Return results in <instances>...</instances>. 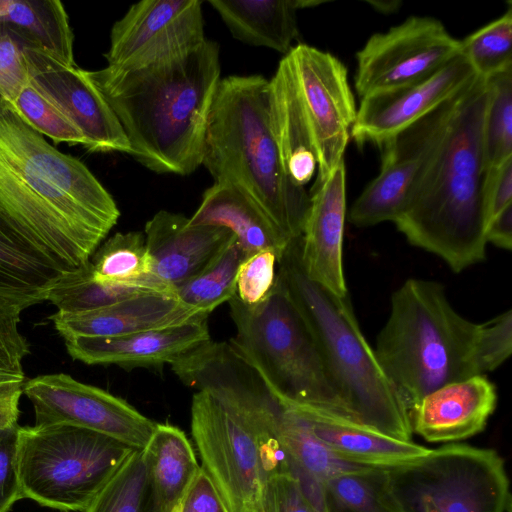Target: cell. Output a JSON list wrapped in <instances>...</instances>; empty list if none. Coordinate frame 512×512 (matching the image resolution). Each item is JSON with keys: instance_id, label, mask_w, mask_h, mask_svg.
Returning <instances> with one entry per match:
<instances>
[{"instance_id": "obj_8", "label": "cell", "mask_w": 512, "mask_h": 512, "mask_svg": "<svg viewBox=\"0 0 512 512\" xmlns=\"http://www.w3.org/2000/svg\"><path fill=\"white\" fill-rule=\"evenodd\" d=\"M236 335L228 342L263 376L279 403L350 420L307 322L278 279L254 306L228 301Z\"/></svg>"}, {"instance_id": "obj_12", "label": "cell", "mask_w": 512, "mask_h": 512, "mask_svg": "<svg viewBox=\"0 0 512 512\" xmlns=\"http://www.w3.org/2000/svg\"><path fill=\"white\" fill-rule=\"evenodd\" d=\"M459 54V40L439 20L409 17L373 34L357 52L356 92L363 98L414 83Z\"/></svg>"}, {"instance_id": "obj_39", "label": "cell", "mask_w": 512, "mask_h": 512, "mask_svg": "<svg viewBox=\"0 0 512 512\" xmlns=\"http://www.w3.org/2000/svg\"><path fill=\"white\" fill-rule=\"evenodd\" d=\"M41 302L34 296L0 291V372L25 377L22 363L29 354V344L19 330L20 316Z\"/></svg>"}, {"instance_id": "obj_15", "label": "cell", "mask_w": 512, "mask_h": 512, "mask_svg": "<svg viewBox=\"0 0 512 512\" xmlns=\"http://www.w3.org/2000/svg\"><path fill=\"white\" fill-rule=\"evenodd\" d=\"M205 39L202 1H140L113 25L105 54L107 66H147L188 51Z\"/></svg>"}, {"instance_id": "obj_28", "label": "cell", "mask_w": 512, "mask_h": 512, "mask_svg": "<svg viewBox=\"0 0 512 512\" xmlns=\"http://www.w3.org/2000/svg\"><path fill=\"white\" fill-rule=\"evenodd\" d=\"M65 273L0 205V291L45 301L47 290Z\"/></svg>"}, {"instance_id": "obj_4", "label": "cell", "mask_w": 512, "mask_h": 512, "mask_svg": "<svg viewBox=\"0 0 512 512\" xmlns=\"http://www.w3.org/2000/svg\"><path fill=\"white\" fill-rule=\"evenodd\" d=\"M487 81L462 92L439 144L394 222L407 241L460 273L486 258L482 125Z\"/></svg>"}, {"instance_id": "obj_32", "label": "cell", "mask_w": 512, "mask_h": 512, "mask_svg": "<svg viewBox=\"0 0 512 512\" xmlns=\"http://www.w3.org/2000/svg\"><path fill=\"white\" fill-rule=\"evenodd\" d=\"M94 279L110 284L147 285L173 292L151 276V260L142 232H118L98 247L89 259Z\"/></svg>"}, {"instance_id": "obj_30", "label": "cell", "mask_w": 512, "mask_h": 512, "mask_svg": "<svg viewBox=\"0 0 512 512\" xmlns=\"http://www.w3.org/2000/svg\"><path fill=\"white\" fill-rule=\"evenodd\" d=\"M0 29L24 47L40 49L75 66L74 37L68 15L59 0H7Z\"/></svg>"}, {"instance_id": "obj_2", "label": "cell", "mask_w": 512, "mask_h": 512, "mask_svg": "<svg viewBox=\"0 0 512 512\" xmlns=\"http://www.w3.org/2000/svg\"><path fill=\"white\" fill-rule=\"evenodd\" d=\"M86 72L119 120L138 162L157 173L183 176L202 165L208 117L221 80L216 42L205 39L143 67Z\"/></svg>"}, {"instance_id": "obj_20", "label": "cell", "mask_w": 512, "mask_h": 512, "mask_svg": "<svg viewBox=\"0 0 512 512\" xmlns=\"http://www.w3.org/2000/svg\"><path fill=\"white\" fill-rule=\"evenodd\" d=\"M144 235L151 276L172 292L198 273L234 236L224 227L190 225L189 218L165 210L147 221Z\"/></svg>"}, {"instance_id": "obj_42", "label": "cell", "mask_w": 512, "mask_h": 512, "mask_svg": "<svg viewBox=\"0 0 512 512\" xmlns=\"http://www.w3.org/2000/svg\"><path fill=\"white\" fill-rule=\"evenodd\" d=\"M19 425L0 430V512H9L23 499L18 476Z\"/></svg>"}, {"instance_id": "obj_41", "label": "cell", "mask_w": 512, "mask_h": 512, "mask_svg": "<svg viewBox=\"0 0 512 512\" xmlns=\"http://www.w3.org/2000/svg\"><path fill=\"white\" fill-rule=\"evenodd\" d=\"M30 82L21 43L0 29V107L13 104Z\"/></svg>"}, {"instance_id": "obj_11", "label": "cell", "mask_w": 512, "mask_h": 512, "mask_svg": "<svg viewBox=\"0 0 512 512\" xmlns=\"http://www.w3.org/2000/svg\"><path fill=\"white\" fill-rule=\"evenodd\" d=\"M294 78L324 181L344 160L357 108L345 65L329 52L298 44L285 55Z\"/></svg>"}, {"instance_id": "obj_3", "label": "cell", "mask_w": 512, "mask_h": 512, "mask_svg": "<svg viewBox=\"0 0 512 512\" xmlns=\"http://www.w3.org/2000/svg\"><path fill=\"white\" fill-rule=\"evenodd\" d=\"M375 355L409 415L421 399L451 382L486 375L512 352V311L472 322L435 281L410 278L391 297Z\"/></svg>"}, {"instance_id": "obj_29", "label": "cell", "mask_w": 512, "mask_h": 512, "mask_svg": "<svg viewBox=\"0 0 512 512\" xmlns=\"http://www.w3.org/2000/svg\"><path fill=\"white\" fill-rule=\"evenodd\" d=\"M281 405L278 432L289 459L290 473L299 482L308 500L325 512L323 484L329 478L359 466L336 457L311 431L291 407Z\"/></svg>"}, {"instance_id": "obj_40", "label": "cell", "mask_w": 512, "mask_h": 512, "mask_svg": "<svg viewBox=\"0 0 512 512\" xmlns=\"http://www.w3.org/2000/svg\"><path fill=\"white\" fill-rule=\"evenodd\" d=\"M278 256L274 250H260L241 264L236 281V296L247 305L263 301L277 280Z\"/></svg>"}, {"instance_id": "obj_47", "label": "cell", "mask_w": 512, "mask_h": 512, "mask_svg": "<svg viewBox=\"0 0 512 512\" xmlns=\"http://www.w3.org/2000/svg\"><path fill=\"white\" fill-rule=\"evenodd\" d=\"M486 241L500 249L512 247V204L490 218L486 225Z\"/></svg>"}, {"instance_id": "obj_44", "label": "cell", "mask_w": 512, "mask_h": 512, "mask_svg": "<svg viewBox=\"0 0 512 512\" xmlns=\"http://www.w3.org/2000/svg\"><path fill=\"white\" fill-rule=\"evenodd\" d=\"M270 512H320L290 473L276 476L271 485Z\"/></svg>"}, {"instance_id": "obj_31", "label": "cell", "mask_w": 512, "mask_h": 512, "mask_svg": "<svg viewBox=\"0 0 512 512\" xmlns=\"http://www.w3.org/2000/svg\"><path fill=\"white\" fill-rule=\"evenodd\" d=\"M325 512H404L390 488L385 468L339 473L323 484Z\"/></svg>"}, {"instance_id": "obj_50", "label": "cell", "mask_w": 512, "mask_h": 512, "mask_svg": "<svg viewBox=\"0 0 512 512\" xmlns=\"http://www.w3.org/2000/svg\"><path fill=\"white\" fill-rule=\"evenodd\" d=\"M6 6H7V0H0V18L5 13Z\"/></svg>"}, {"instance_id": "obj_38", "label": "cell", "mask_w": 512, "mask_h": 512, "mask_svg": "<svg viewBox=\"0 0 512 512\" xmlns=\"http://www.w3.org/2000/svg\"><path fill=\"white\" fill-rule=\"evenodd\" d=\"M9 106L26 124L55 143L85 146L81 131L30 82Z\"/></svg>"}, {"instance_id": "obj_9", "label": "cell", "mask_w": 512, "mask_h": 512, "mask_svg": "<svg viewBox=\"0 0 512 512\" xmlns=\"http://www.w3.org/2000/svg\"><path fill=\"white\" fill-rule=\"evenodd\" d=\"M135 449L71 425L20 427L18 476L23 498L63 512H85Z\"/></svg>"}, {"instance_id": "obj_5", "label": "cell", "mask_w": 512, "mask_h": 512, "mask_svg": "<svg viewBox=\"0 0 512 512\" xmlns=\"http://www.w3.org/2000/svg\"><path fill=\"white\" fill-rule=\"evenodd\" d=\"M202 165L214 182L242 189L289 238L301 237L310 194L285 171L273 131L269 80H220L210 109Z\"/></svg>"}, {"instance_id": "obj_52", "label": "cell", "mask_w": 512, "mask_h": 512, "mask_svg": "<svg viewBox=\"0 0 512 512\" xmlns=\"http://www.w3.org/2000/svg\"><path fill=\"white\" fill-rule=\"evenodd\" d=\"M179 510V509H178ZM178 510L176 512H178Z\"/></svg>"}, {"instance_id": "obj_24", "label": "cell", "mask_w": 512, "mask_h": 512, "mask_svg": "<svg viewBox=\"0 0 512 512\" xmlns=\"http://www.w3.org/2000/svg\"><path fill=\"white\" fill-rule=\"evenodd\" d=\"M189 224L227 228L246 257L271 249L279 261L291 241L242 189L230 183L214 182L205 190Z\"/></svg>"}, {"instance_id": "obj_27", "label": "cell", "mask_w": 512, "mask_h": 512, "mask_svg": "<svg viewBox=\"0 0 512 512\" xmlns=\"http://www.w3.org/2000/svg\"><path fill=\"white\" fill-rule=\"evenodd\" d=\"M234 38L287 55L298 37L299 0H209Z\"/></svg>"}, {"instance_id": "obj_13", "label": "cell", "mask_w": 512, "mask_h": 512, "mask_svg": "<svg viewBox=\"0 0 512 512\" xmlns=\"http://www.w3.org/2000/svg\"><path fill=\"white\" fill-rule=\"evenodd\" d=\"M23 393L35 411V426L71 425L112 437L143 450L156 423L124 399L64 373L24 382Z\"/></svg>"}, {"instance_id": "obj_26", "label": "cell", "mask_w": 512, "mask_h": 512, "mask_svg": "<svg viewBox=\"0 0 512 512\" xmlns=\"http://www.w3.org/2000/svg\"><path fill=\"white\" fill-rule=\"evenodd\" d=\"M269 104L285 171L293 182L305 187L317 169V156L286 56L269 80Z\"/></svg>"}, {"instance_id": "obj_51", "label": "cell", "mask_w": 512, "mask_h": 512, "mask_svg": "<svg viewBox=\"0 0 512 512\" xmlns=\"http://www.w3.org/2000/svg\"><path fill=\"white\" fill-rule=\"evenodd\" d=\"M423 512H435V511L430 510V509H426V510H424Z\"/></svg>"}, {"instance_id": "obj_14", "label": "cell", "mask_w": 512, "mask_h": 512, "mask_svg": "<svg viewBox=\"0 0 512 512\" xmlns=\"http://www.w3.org/2000/svg\"><path fill=\"white\" fill-rule=\"evenodd\" d=\"M463 91L379 146V174L352 205L348 216L350 223L369 227L387 221L394 223L398 219L443 137Z\"/></svg>"}, {"instance_id": "obj_22", "label": "cell", "mask_w": 512, "mask_h": 512, "mask_svg": "<svg viewBox=\"0 0 512 512\" xmlns=\"http://www.w3.org/2000/svg\"><path fill=\"white\" fill-rule=\"evenodd\" d=\"M208 315L183 305L173 295L147 293L96 308L49 319L64 340L72 337H114L182 324Z\"/></svg>"}, {"instance_id": "obj_25", "label": "cell", "mask_w": 512, "mask_h": 512, "mask_svg": "<svg viewBox=\"0 0 512 512\" xmlns=\"http://www.w3.org/2000/svg\"><path fill=\"white\" fill-rule=\"evenodd\" d=\"M150 512H176L201 471L186 434L168 423H156L143 449Z\"/></svg>"}, {"instance_id": "obj_1", "label": "cell", "mask_w": 512, "mask_h": 512, "mask_svg": "<svg viewBox=\"0 0 512 512\" xmlns=\"http://www.w3.org/2000/svg\"><path fill=\"white\" fill-rule=\"evenodd\" d=\"M0 205L67 272L90 259L120 216L87 166L8 103L0 107Z\"/></svg>"}, {"instance_id": "obj_10", "label": "cell", "mask_w": 512, "mask_h": 512, "mask_svg": "<svg viewBox=\"0 0 512 512\" xmlns=\"http://www.w3.org/2000/svg\"><path fill=\"white\" fill-rule=\"evenodd\" d=\"M404 512H511L503 458L493 449L447 444L385 468Z\"/></svg>"}, {"instance_id": "obj_7", "label": "cell", "mask_w": 512, "mask_h": 512, "mask_svg": "<svg viewBox=\"0 0 512 512\" xmlns=\"http://www.w3.org/2000/svg\"><path fill=\"white\" fill-rule=\"evenodd\" d=\"M280 410L271 391L193 395L191 434L200 466L227 512H270L274 478L290 473L278 432Z\"/></svg>"}, {"instance_id": "obj_6", "label": "cell", "mask_w": 512, "mask_h": 512, "mask_svg": "<svg viewBox=\"0 0 512 512\" xmlns=\"http://www.w3.org/2000/svg\"><path fill=\"white\" fill-rule=\"evenodd\" d=\"M277 277L311 329L351 421L411 441L409 411L364 337L348 295L337 296L306 276L301 237L289 242Z\"/></svg>"}, {"instance_id": "obj_18", "label": "cell", "mask_w": 512, "mask_h": 512, "mask_svg": "<svg viewBox=\"0 0 512 512\" xmlns=\"http://www.w3.org/2000/svg\"><path fill=\"white\" fill-rule=\"evenodd\" d=\"M346 217V169L344 160L322 181L315 183L301 235V263L316 284L345 297L343 238Z\"/></svg>"}, {"instance_id": "obj_49", "label": "cell", "mask_w": 512, "mask_h": 512, "mask_svg": "<svg viewBox=\"0 0 512 512\" xmlns=\"http://www.w3.org/2000/svg\"><path fill=\"white\" fill-rule=\"evenodd\" d=\"M19 378H25V377H20V376H15V375H10V374L0 372V382L12 380V379H19Z\"/></svg>"}, {"instance_id": "obj_16", "label": "cell", "mask_w": 512, "mask_h": 512, "mask_svg": "<svg viewBox=\"0 0 512 512\" xmlns=\"http://www.w3.org/2000/svg\"><path fill=\"white\" fill-rule=\"evenodd\" d=\"M22 48L30 83L81 131L87 151L130 154L119 120L86 70L67 65L40 49Z\"/></svg>"}, {"instance_id": "obj_34", "label": "cell", "mask_w": 512, "mask_h": 512, "mask_svg": "<svg viewBox=\"0 0 512 512\" xmlns=\"http://www.w3.org/2000/svg\"><path fill=\"white\" fill-rule=\"evenodd\" d=\"M147 293L166 294L147 285L99 282L92 276L88 260L79 268L60 277L47 290L45 300L52 303L59 312L76 313Z\"/></svg>"}, {"instance_id": "obj_35", "label": "cell", "mask_w": 512, "mask_h": 512, "mask_svg": "<svg viewBox=\"0 0 512 512\" xmlns=\"http://www.w3.org/2000/svg\"><path fill=\"white\" fill-rule=\"evenodd\" d=\"M482 125L485 170L512 158V67L486 79Z\"/></svg>"}, {"instance_id": "obj_37", "label": "cell", "mask_w": 512, "mask_h": 512, "mask_svg": "<svg viewBox=\"0 0 512 512\" xmlns=\"http://www.w3.org/2000/svg\"><path fill=\"white\" fill-rule=\"evenodd\" d=\"M460 54L478 77L487 79L512 67V7L459 40Z\"/></svg>"}, {"instance_id": "obj_23", "label": "cell", "mask_w": 512, "mask_h": 512, "mask_svg": "<svg viewBox=\"0 0 512 512\" xmlns=\"http://www.w3.org/2000/svg\"><path fill=\"white\" fill-rule=\"evenodd\" d=\"M284 405V404H282ZM313 434L339 459L365 467L391 468L425 455L430 448L382 434L355 422L291 406Z\"/></svg>"}, {"instance_id": "obj_36", "label": "cell", "mask_w": 512, "mask_h": 512, "mask_svg": "<svg viewBox=\"0 0 512 512\" xmlns=\"http://www.w3.org/2000/svg\"><path fill=\"white\" fill-rule=\"evenodd\" d=\"M85 512H150L143 450H133Z\"/></svg>"}, {"instance_id": "obj_19", "label": "cell", "mask_w": 512, "mask_h": 512, "mask_svg": "<svg viewBox=\"0 0 512 512\" xmlns=\"http://www.w3.org/2000/svg\"><path fill=\"white\" fill-rule=\"evenodd\" d=\"M211 340L207 318L114 337H72L69 355L88 365L131 369L173 364Z\"/></svg>"}, {"instance_id": "obj_45", "label": "cell", "mask_w": 512, "mask_h": 512, "mask_svg": "<svg viewBox=\"0 0 512 512\" xmlns=\"http://www.w3.org/2000/svg\"><path fill=\"white\" fill-rule=\"evenodd\" d=\"M178 512H227L202 469L186 493Z\"/></svg>"}, {"instance_id": "obj_48", "label": "cell", "mask_w": 512, "mask_h": 512, "mask_svg": "<svg viewBox=\"0 0 512 512\" xmlns=\"http://www.w3.org/2000/svg\"><path fill=\"white\" fill-rule=\"evenodd\" d=\"M371 5L375 7V9L381 11V12H392L395 9H397L400 5V2L398 1H375V2H369Z\"/></svg>"}, {"instance_id": "obj_33", "label": "cell", "mask_w": 512, "mask_h": 512, "mask_svg": "<svg viewBox=\"0 0 512 512\" xmlns=\"http://www.w3.org/2000/svg\"><path fill=\"white\" fill-rule=\"evenodd\" d=\"M246 258L233 236L198 273L174 289V296L183 305L209 315L236 294L238 271Z\"/></svg>"}, {"instance_id": "obj_17", "label": "cell", "mask_w": 512, "mask_h": 512, "mask_svg": "<svg viewBox=\"0 0 512 512\" xmlns=\"http://www.w3.org/2000/svg\"><path fill=\"white\" fill-rule=\"evenodd\" d=\"M477 75L459 54L414 83L361 98L351 137L359 146H381L468 87Z\"/></svg>"}, {"instance_id": "obj_46", "label": "cell", "mask_w": 512, "mask_h": 512, "mask_svg": "<svg viewBox=\"0 0 512 512\" xmlns=\"http://www.w3.org/2000/svg\"><path fill=\"white\" fill-rule=\"evenodd\" d=\"M25 378L0 382V430L18 425Z\"/></svg>"}, {"instance_id": "obj_21", "label": "cell", "mask_w": 512, "mask_h": 512, "mask_svg": "<svg viewBox=\"0 0 512 512\" xmlns=\"http://www.w3.org/2000/svg\"><path fill=\"white\" fill-rule=\"evenodd\" d=\"M486 375L448 383L424 396L410 412L412 432L431 443H449L481 433L497 406Z\"/></svg>"}, {"instance_id": "obj_43", "label": "cell", "mask_w": 512, "mask_h": 512, "mask_svg": "<svg viewBox=\"0 0 512 512\" xmlns=\"http://www.w3.org/2000/svg\"><path fill=\"white\" fill-rule=\"evenodd\" d=\"M484 203L487 222L512 204V158L486 170Z\"/></svg>"}]
</instances>
